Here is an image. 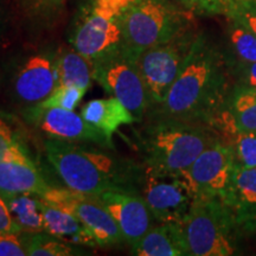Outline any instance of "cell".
I'll list each match as a JSON object with an SVG mask.
<instances>
[{"label": "cell", "mask_w": 256, "mask_h": 256, "mask_svg": "<svg viewBox=\"0 0 256 256\" xmlns=\"http://www.w3.org/2000/svg\"><path fill=\"white\" fill-rule=\"evenodd\" d=\"M232 75L226 54L203 34H196L183 69L165 100L147 116H168L211 127L234 88Z\"/></svg>", "instance_id": "cell-1"}, {"label": "cell", "mask_w": 256, "mask_h": 256, "mask_svg": "<svg viewBox=\"0 0 256 256\" xmlns=\"http://www.w3.org/2000/svg\"><path fill=\"white\" fill-rule=\"evenodd\" d=\"M107 150L49 138L44 140L48 162L66 188L92 196L108 190L142 192L145 168Z\"/></svg>", "instance_id": "cell-2"}, {"label": "cell", "mask_w": 256, "mask_h": 256, "mask_svg": "<svg viewBox=\"0 0 256 256\" xmlns=\"http://www.w3.org/2000/svg\"><path fill=\"white\" fill-rule=\"evenodd\" d=\"M136 133L144 166L177 174L190 165L220 138L208 124L151 115Z\"/></svg>", "instance_id": "cell-3"}, {"label": "cell", "mask_w": 256, "mask_h": 256, "mask_svg": "<svg viewBox=\"0 0 256 256\" xmlns=\"http://www.w3.org/2000/svg\"><path fill=\"white\" fill-rule=\"evenodd\" d=\"M180 226L188 256L238 254L244 236L220 198H196Z\"/></svg>", "instance_id": "cell-4"}, {"label": "cell", "mask_w": 256, "mask_h": 256, "mask_svg": "<svg viewBox=\"0 0 256 256\" xmlns=\"http://www.w3.org/2000/svg\"><path fill=\"white\" fill-rule=\"evenodd\" d=\"M192 22L191 11L165 0H136L124 17L122 49L136 57L192 30Z\"/></svg>", "instance_id": "cell-5"}, {"label": "cell", "mask_w": 256, "mask_h": 256, "mask_svg": "<svg viewBox=\"0 0 256 256\" xmlns=\"http://www.w3.org/2000/svg\"><path fill=\"white\" fill-rule=\"evenodd\" d=\"M136 0H90L74 28L72 46L89 60L124 48V23Z\"/></svg>", "instance_id": "cell-6"}, {"label": "cell", "mask_w": 256, "mask_h": 256, "mask_svg": "<svg viewBox=\"0 0 256 256\" xmlns=\"http://www.w3.org/2000/svg\"><path fill=\"white\" fill-rule=\"evenodd\" d=\"M92 80L126 106L138 121L145 119L151 100L136 58L124 49L92 60Z\"/></svg>", "instance_id": "cell-7"}, {"label": "cell", "mask_w": 256, "mask_h": 256, "mask_svg": "<svg viewBox=\"0 0 256 256\" xmlns=\"http://www.w3.org/2000/svg\"><path fill=\"white\" fill-rule=\"evenodd\" d=\"M194 37L196 34L190 30L174 40L148 48L134 57L151 100L150 110L165 100L183 69Z\"/></svg>", "instance_id": "cell-8"}, {"label": "cell", "mask_w": 256, "mask_h": 256, "mask_svg": "<svg viewBox=\"0 0 256 256\" xmlns=\"http://www.w3.org/2000/svg\"><path fill=\"white\" fill-rule=\"evenodd\" d=\"M37 197L78 217L94 236L98 247H119L126 243L113 216L98 196L82 194L66 186H50Z\"/></svg>", "instance_id": "cell-9"}, {"label": "cell", "mask_w": 256, "mask_h": 256, "mask_svg": "<svg viewBox=\"0 0 256 256\" xmlns=\"http://www.w3.org/2000/svg\"><path fill=\"white\" fill-rule=\"evenodd\" d=\"M142 194L159 223H182L196 200L183 172L172 174L147 168Z\"/></svg>", "instance_id": "cell-10"}, {"label": "cell", "mask_w": 256, "mask_h": 256, "mask_svg": "<svg viewBox=\"0 0 256 256\" xmlns=\"http://www.w3.org/2000/svg\"><path fill=\"white\" fill-rule=\"evenodd\" d=\"M24 119L46 134L49 139L92 144L104 148L114 150L112 140L89 124L81 114L63 108H46L31 104L24 110Z\"/></svg>", "instance_id": "cell-11"}, {"label": "cell", "mask_w": 256, "mask_h": 256, "mask_svg": "<svg viewBox=\"0 0 256 256\" xmlns=\"http://www.w3.org/2000/svg\"><path fill=\"white\" fill-rule=\"evenodd\" d=\"M232 147L220 138L208 146L183 174L196 198H220L235 168Z\"/></svg>", "instance_id": "cell-12"}, {"label": "cell", "mask_w": 256, "mask_h": 256, "mask_svg": "<svg viewBox=\"0 0 256 256\" xmlns=\"http://www.w3.org/2000/svg\"><path fill=\"white\" fill-rule=\"evenodd\" d=\"M100 200L119 226L127 244L136 246L152 228L153 217L142 192L108 190Z\"/></svg>", "instance_id": "cell-13"}, {"label": "cell", "mask_w": 256, "mask_h": 256, "mask_svg": "<svg viewBox=\"0 0 256 256\" xmlns=\"http://www.w3.org/2000/svg\"><path fill=\"white\" fill-rule=\"evenodd\" d=\"M56 87V52H40L28 57L14 78L16 98L28 106L46 100Z\"/></svg>", "instance_id": "cell-14"}, {"label": "cell", "mask_w": 256, "mask_h": 256, "mask_svg": "<svg viewBox=\"0 0 256 256\" xmlns=\"http://www.w3.org/2000/svg\"><path fill=\"white\" fill-rule=\"evenodd\" d=\"M49 188L24 144L10 150L0 159V194L4 198L24 194L40 196Z\"/></svg>", "instance_id": "cell-15"}, {"label": "cell", "mask_w": 256, "mask_h": 256, "mask_svg": "<svg viewBox=\"0 0 256 256\" xmlns=\"http://www.w3.org/2000/svg\"><path fill=\"white\" fill-rule=\"evenodd\" d=\"M220 200L243 235L256 232V168L235 165L232 180Z\"/></svg>", "instance_id": "cell-16"}, {"label": "cell", "mask_w": 256, "mask_h": 256, "mask_svg": "<svg viewBox=\"0 0 256 256\" xmlns=\"http://www.w3.org/2000/svg\"><path fill=\"white\" fill-rule=\"evenodd\" d=\"M89 124L104 133L113 142V134L124 124L138 122L130 110L114 96L107 98H95L86 104L80 112Z\"/></svg>", "instance_id": "cell-17"}, {"label": "cell", "mask_w": 256, "mask_h": 256, "mask_svg": "<svg viewBox=\"0 0 256 256\" xmlns=\"http://www.w3.org/2000/svg\"><path fill=\"white\" fill-rule=\"evenodd\" d=\"M44 232L78 247H98L94 236L78 217L40 200Z\"/></svg>", "instance_id": "cell-18"}, {"label": "cell", "mask_w": 256, "mask_h": 256, "mask_svg": "<svg viewBox=\"0 0 256 256\" xmlns=\"http://www.w3.org/2000/svg\"><path fill=\"white\" fill-rule=\"evenodd\" d=\"M136 256H185L188 255L180 223H160L152 226L132 247Z\"/></svg>", "instance_id": "cell-19"}, {"label": "cell", "mask_w": 256, "mask_h": 256, "mask_svg": "<svg viewBox=\"0 0 256 256\" xmlns=\"http://www.w3.org/2000/svg\"><path fill=\"white\" fill-rule=\"evenodd\" d=\"M217 122H226L243 132H256V88L238 83L211 127Z\"/></svg>", "instance_id": "cell-20"}, {"label": "cell", "mask_w": 256, "mask_h": 256, "mask_svg": "<svg viewBox=\"0 0 256 256\" xmlns=\"http://www.w3.org/2000/svg\"><path fill=\"white\" fill-rule=\"evenodd\" d=\"M57 86H75L88 90L92 80V63L75 48L63 46L56 52Z\"/></svg>", "instance_id": "cell-21"}, {"label": "cell", "mask_w": 256, "mask_h": 256, "mask_svg": "<svg viewBox=\"0 0 256 256\" xmlns=\"http://www.w3.org/2000/svg\"><path fill=\"white\" fill-rule=\"evenodd\" d=\"M4 200L8 204L12 220L18 226L20 234L44 232V220L40 197L24 194Z\"/></svg>", "instance_id": "cell-22"}, {"label": "cell", "mask_w": 256, "mask_h": 256, "mask_svg": "<svg viewBox=\"0 0 256 256\" xmlns=\"http://www.w3.org/2000/svg\"><path fill=\"white\" fill-rule=\"evenodd\" d=\"M212 128L232 147L236 165L256 168V132H243L226 122H217Z\"/></svg>", "instance_id": "cell-23"}, {"label": "cell", "mask_w": 256, "mask_h": 256, "mask_svg": "<svg viewBox=\"0 0 256 256\" xmlns=\"http://www.w3.org/2000/svg\"><path fill=\"white\" fill-rule=\"evenodd\" d=\"M226 42V50L229 51L226 57L232 66L256 62V36L232 18H228Z\"/></svg>", "instance_id": "cell-24"}, {"label": "cell", "mask_w": 256, "mask_h": 256, "mask_svg": "<svg viewBox=\"0 0 256 256\" xmlns=\"http://www.w3.org/2000/svg\"><path fill=\"white\" fill-rule=\"evenodd\" d=\"M23 235L25 250L28 256H74L83 254L78 246L60 241L46 232Z\"/></svg>", "instance_id": "cell-25"}, {"label": "cell", "mask_w": 256, "mask_h": 256, "mask_svg": "<svg viewBox=\"0 0 256 256\" xmlns=\"http://www.w3.org/2000/svg\"><path fill=\"white\" fill-rule=\"evenodd\" d=\"M87 90L75 86H57L46 100L40 102V107L63 108L74 110L78 107Z\"/></svg>", "instance_id": "cell-26"}, {"label": "cell", "mask_w": 256, "mask_h": 256, "mask_svg": "<svg viewBox=\"0 0 256 256\" xmlns=\"http://www.w3.org/2000/svg\"><path fill=\"white\" fill-rule=\"evenodd\" d=\"M23 144L22 134L16 121L8 114L0 113V159L14 147Z\"/></svg>", "instance_id": "cell-27"}, {"label": "cell", "mask_w": 256, "mask_h": 256, "mask_svg": "<svg viewBox=\"0 0 256 256\" xmlns=\"http://www.w3.org/2000/svg\"><path fill=\"white\" fill-rule=\"evenodd\" d=\"M226 17L242 23L256 36V0H232Z\"/></svg>", "instance_id": "cell-28"}, {"label": "cell", "mask_w": 256, "mask_h": 256, "mask_svg": "<svg viewBox=\"0 0 256 256\" xmlns=\"http://www.w3.org/2000/svg\"><path fill=\"white\" fill-rule=\"evenodd\" d=\"M66 0H22L25 12L34 19H51L63 8Z\"/></svg>", "instance_id": "cell-29"}, {"label": "cell", "mask_w": 256, "mask_h": 256, "mask_svg": "<svg viewBox=\"0 0 256 256\" xmlns=\"http://www.w3.org/2000/svg\"><path fill=\"white\" fill-rule=\"evenodd\" d=\"M176 2L192 14L226 16L232 0H176Z\"/></svg>", "instance_id": "cell-30"}, {"label": "cell", "mask_w": 256, "mask_h": 256, "mask_svg": "<svg viewBox=\"0 0 256 256\" xmlns=\"http://www.w3.org/2000/svg\"><path fill=\"white\" fill-rule=\"evenodd\" d=\"M20 234L0 230V256H25V244Z\"/></svg>", "instance_id": "cell-31"}, {"label": "cell", "mask_w": 256, "mask_h": 256, "mask_svg": "<svg viewBox=\"0 0 256 256\" xmlns=\"http://www.w3.org/2000/svg\"><path fill=\"white\" fill-rule=\"evenodd\" d=\"M232 75L238 80V84L249 86L256 88V62L232 66Z\"/></svg>", "instance_id": "cell-32"}, {"label": "cell", "mask_w": 256, "mask_h": 256, "mask_svg": "<svg viewBox=\"0 0 256 256\" xmlns=\"http://www.w3.org/2000/svg\"><path fill=\"white\" fill-rule=\"evenodd\" d=\"M0 230L20 234L18 226H16L14 220H12L8 204H6L4 197L2 194H0Z\"/></svg>", "instance_id": "cell-33"}, {"label": "cell", "mask_w": 256, "mask_h": 256, "mask_svg": "<svg viewBox=\"0 0 256 256\" xmlns=\"http://www.w3.org/2000/svg\"><path fill=\"white\" fill-rule=\"evenodd\" d=\"M0 25H2V19H0Z\"/></svg>", "instance_id": "cell-34"}, {"label": "cell", "mask_w": 256, "mask_h": 256, "mask_svg": "<svg viewBox=\"0 0 256 256\" xmlns=\"http://www.w3.org/2000/svg\"><path fill=\"white\" fill-rule=\"evenodd\" d=\"M0 81H2V78H0Z\"/></svg>", "instance_id": "cell-35"}]
</instances>
